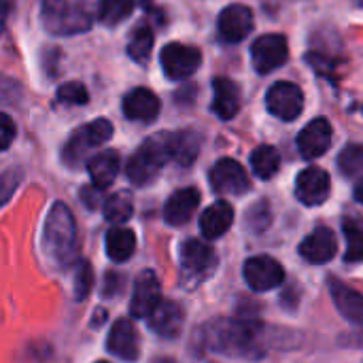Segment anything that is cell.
Wrapping results in <instances>:
<instances>
[{
  "instance_id": "obj_24",
  "label": "cell",
  "mask_w": 363,
  "mask_h": 363,
  "mask_svg": "<svg viewBox=\"0 0 363 363\" xmlns=\"http://www.w3.org/2000/svg\"><path fill=\"white\" fill-rule=\"evenodd\" d=\"M121 160L117 151H102L98 155H94L91 160H87V172L91 177V183L96 189H106L108 185H113L117 172H119Z\"/></svg>"
},
{
  "instance_id": "obj_37",
  "label": "cell",
  "mask_w": 363,
  "mask_h": 363,
  "mask_svg": "<svg viewBox=\"0 0 363 363\" xmlns=\"http://www.w3.org/2000/svg\"><path fill=\"white\" fill-rule=\"evenodd\" d=\"M15 134H17L15 121L6 113H0V151H6L11 147V143L15 140Z\"/></svg>"
},
{
  "instance_id": "obj_35",
  "label": "cell",
  "mask_w": 363,
  "mask_h": 363,
  "mask_svg": "<svg viewBox=\"0 0 363 363\" xmlns=\"http://www.w3.org/2000/svg\"><path fill=\"white\" fill-rule=\"evenodd\" d=\"M247 223L251 225L253 232H264L270 225V204L266 200H262L255 206H251Z\"/></svg>"
},
{
  "instance_id": "obj_43",
  "label": "cell",
  "mask_w": 363,
  "mask_h": 363,
  "mask_svg": "<svg viewBox=\"0 0 363 363\" xmlns=\"http://www.w3.org/2000/svg\"><path fill=\"white\" fill-rule=\"evenodd\" d=\"M96 363H108V362H96Z\"/></svg>"
},
{
  "instance_id": "obj_40",
  "label": "cell",
  "mask_w": 363,
  "mask_h": 363,
  "mask_svg": "<svg viewBox=\"0 0 363 363\" xmlns=\"http://www.w3.org/2000/svg\"><path fill=\"white\" fill-rule=\"evenodd\" d=\"M15 4V0H0V9H4L6 13H9V9Z\"/></svg>"
},
{
  "instance_id": "obj_14",
  "label": "cell",
  "mask_w": 363,
  "mask_h": 363,
  "mask_svg": "<svg viewBox=\"0 0 363 363\" xmlns=\"http://www.w3.org/2000/svg\"><path fill=\"white\" fill-rule=\"evenodd\" d=\"M162 302V285L153 270H145L136 279L134 296L130 300V313L136 319L149 317L153 308Z\"/></svg>"
},
{
  "instance_id": "obj_18",
  "label": "cell",
  "mask_w": 363,
  "mask_h": 363,
  "mask_svg": "<svg viewBox=\"0 0 363 363\" xmlns=\"http://www.w3.org/2000/svg\"><path fill=\"white\" fill-rule=\"evenodd\" d=\"M338 251L336 236L330 228H317L311 236H306L300 245V255L308 264H328Z\"/></svg>"
},
{
  "instance_id": "obj_2",
  "label": "cell",
  "mask_w": 363,
  "mask_h": 363,
  "mask_svg": "<svg viewBox=\"0 0 363 363\" xmlns=\"http://www.w3.org/2000/svg\"><path fill=\"white\" fill-rule=\"evenodd\" d=\"M43 249L55 264L68 266L77 251V223L70 208L64 202H55L45 219Z\"/></svg>"
},
{
  "instance_id": "obj_27",
  "label": "cell",
  "mask_w": 363,
  "mask_h": 363,
  "mask_svg": "<svg viewBox=\"0 0 363 363\" xmlns=\"http://www.w3.org/2000/svg\"><path fill=\"white\" fill-rule=\"evenodd\" d=\"M170 151L172 160H177L181 166H189L196 162L200 151V136L196 132H170Z\"/></svg>"
},
{
  "instance_id": "obj_22",
  "label": "cell",
  "mask_w": 363,
  "mask_h": 363,
  "mask_svg": "<svg viewBox=\"0 0 363 363\" xmlns=\"http://www.w3.org/2000/svg\"><path fill=\"white\" fill-rule=\"evenodd\" d=\"M215 89V100H213V111L219 119L228 121L234 119L240 111V89L232 79L217 77L213 83Z\"/></svg>"
},
{
  "instance_id": "obj_30",
  "label": "cell",
  "mask_w": 363,
  "mask_h": 363,
  "mask_svg": "<svg viewBox=\"0 0 363 363\" xmlns=\"http://www.w3.org/2000/svg\"><path fill=\"white\" fill-rule=\"evenodd\" d=\"M134 213V200L128 191H117L104 202V217L111 223H123Z\"/></svg>"
},
{
  "instance_id": "obj_28",
  "label": "cell",
  "mask_w": 363,
  "mask_h": 363,
  "mask_svg": "<svg viewBox=\"0 0 363 363\" xmlns=\"http://www.w3.org/2000/svg\"><path fill=\"white\" fill-rule=\"evenodd\" d=\"M279 166H281V155L270 145H262L251 153V168H253L255 177H259L264 181L272 179L279 172Z\"/></svg>"
},
{
  "instance_id": "obj_7",
  "label": "cell",
  "mask_w": 363,
  "mask_h": 363,
  "mask_svg": "<svg viewBox=\"0 0 363 363\" xmlns=\"http://www.w3.org/2000/svg\"><path fill=\"white\" fill-rule=\"evenodd\" d=\"M160 62L168 79L185 81L191 74H196V70L200 68L202 53L200 49L183 45V43H168L160 53Z\"/></svg>"
},
{
  "instance_id": "obj_9",
  "label": "cell",
  "mask_w": 363,
  "mask_h": 363,
  "mask_svg": "<svg viewBox=\"0 0 363 363\" xmlns=\"http://www.w3.org/2000/svg\"><path fill=\"white\" fill-rule=\"evenodd\" d=\"M289 57V45L283 34H264L251 45V60L259 74L281 68Z\"/></svg>"
},
{
  "instance_id": "obj_25",
  "label": "cell",
  "mask_w": 363,
  "mask_h": 363,
  "mask_svg": "<svg viewBox=\"0 0 363 363\" xmlns=\"http://www.w3.org/2000/svg\"><path fill=\"white\" fill-rule=\"evenodd\" d=\"M136 251V234L130 230V228H113L108 230L106 234V255L117 262V264H123L128 262Z\"/></svg>"
},
{
  "instance_id": "obj_4",
  "label": "cell",
  "mask_w": 363,
  "mask_h": 363,
  "mask_svg": "<svg viewBox=\"0 0 363 363\" xmlns=\"http://www.w3.org/2000/svg\"><path fill=\"white\" fill-rule=\"evenodd\" d=\"M170 160H172L170 132H162V134H155V136L147 138L134 151V155L125 164V174L134 185H147L160 174V170Z\"/></svg>"
},
{
  "instance_id": "obj_8",
  "label": "cell",
  "mask_w": 363,
  "mask_h": 363,
  "mask_svg": "<svg viewBox=\"0 0 363 363\" xmlns=\"http://www.w3.org/2000/svg\"><path fill=\"white\" fill-rule=\"evenodd\" d=\"M266 106L274 117H279L283 121H294L304 111V94L296 83L279 81L268 89Z\"/></svg>"
},
{
  "instance_id": "obj_34",
  "label": "cell",
  "mask_w": 363,
  "mask_h": 363,
  "mask_svg": "<svg viewBox=\"0 0 363 363\" xmlns=\"http://www.w3.org/2000/svg\"><path fill=\"white\" fill-rule=\"evenodd\" d=\"M91 287H94V268H91L89 262H81L79 268H77V272H74V285H72L74 298L79 302H83L89 296Z\"/></svg>"
},
{
  "instance_id": "obj_41",
  "label": "cell",
  "mask_w": 363,
  "mask_h": 363,
  "mask_svg": "<svg viewBox=\"0 0 363 363\" xmlns=\"http://www.w3.org/2000/svg\"><path fill=\"white\" fill-rule=\"evenodd\" d=\"M4 19H6V11L0 9V34H2V30H4Z\"/></svg>"
},
{
  "instance_id": "obj_39",
  "label": "cell",
  "mask_w": 363,
  "mask_h": 363,
  "mask_svg": "<svg viewBox=\"0 0 363 363\" xmlns=\"http://www.w3.org/2000/svg\"><path fill=\"white\" fill-rule=\"evenodd\" d=\"M81 200H83V204L87 206V208H96L98 204H100V189H91V187H83L81 189Z\"/></svg>"
},
{
  "instance_id": "obj_12",
  "label": "cell",
  "mask_w": 363,
  "mask_h": 363,
  "mask_svg": "<svg viewBox=\"0 0 363 363\" xmlns=\"http://www.w3.org/2000/svg\"><path fill=\"white\" fill-rule=\"evenodd\" d=\"M253 11L245 4H230L221 11L217 28H219V36L225 43H240L245 40L251 32H253Z\"/></svg>"
},
{
  "instance_id": "obj_23",
  "label": "cell",
  "mask_w": 363,
  "mask_h": 363,
  "mask_svg": "<svg viewBox=\"0 0 363 363\" xmlns=\"http://www.w3.org/2000/svg\"><path fill=\"white\" fill-rule=\"evenodd\" d=\"M232 223H234V208L225 200L211 204L200 217V230L208 240L221 238L232 228Z\"/></svg>"
},
{
  "instance_id": "obj_16",
  "label": "cell",
  "mask_w": 363,
  "mask_h": 363,
  "mask_svg": "<svg viewBox=\"0 0 363 363\" xmlns=\"http://www.w3.org/2000/svg\"><path fill=\"white\" fill-rule=\"evenodd\" d=\"M332 145V125L328 119L317 117L313 119L300 134H298V151L304 160L321 157Z\"/></svg>"
},
{
  "instance_id": "obj_3",
  "label": "cell",
  "mask_w": 363,
  "mask_h": 363,
  "mask_svg": "<svg viewBox=\"0 0 363 363\" xmlns=\"http://www.w3.org/2000/svg\"><path fill=\"white\" fill-rule=\"evenodd\" d=\"M40 21L55 36L83 34L91 28L89 0H43Z\"/></svg>"
},
{
  "instance_id": "obj_5",
  "label": "cell",
  "mask_w": 363,
  "mask_h": 363,
  "mask_svg": "<svg viewBox=\"0 0 363 363\" xmlns=\"http://www.w3.org/2000/svg\"><path fill=\"white\" fill-rule=\"evenodd\" d=\"M111 136H113V123L108 119H96L91 123H85L79 130H74V134L68 138L62 157L70 168H74L87 160L91 149L111 140Z\"/></svg>"
},
{
  "instance_id": "obj_38",
  "label": "cell",
  "mask_w": 363,
  "mask_h": 363,
  "mask_svg": "<svg viewBox=\"0 0 363 363\" xmlns=\"http://www.w3.org/2000/svg\"><path fill=\"white\" fill-rule=\"evenodd\" d=\"M119 289H121V277L115 274V272L106 274V281L102 285V296L104 298H115L119 294Z\"/></svg>"
},
{
  "instance_id": "obj_26",
  "label": "cell",
  "mask_w": 363,
  "mask_h": 363,
  "mask_svg": "<svg viewBox=\"0 0 363 363\" xmlns=\"http://www.w3.org/2000/svg\"><path fill=\"white\" fill-rule=\"evenodd\" d=\"M136 4L147 6L149 0H100L98 2V19L102 26L115 28L134 13Z\"/></svg>"
},
{
  "instance_id": "obj_19",
  "label": "cell",
  "mask_w": 363,
  "mask_h": 363,
  "mask_svg": "<svg viewBox=\"0 0 363 363\" xmlns=\"http://www.w3.org/2000/svg\"><path fill=\"white\" fill-rule=\"evenodd\" d=\"M149 321V328L162 336V338H177L183 330V323H185V313H183V306L177 304V302H160L153 313L147 317Z\"/></svg>"
},
{
  "instance_id": "obj_13",
  "label": "cell",
  "mask_w": 363,
  "mask_h": 363,
  "mask_svg": "<svg viewBox=\"0 0 363 363\" xmlns=\"http://www.w3.org/2000/svg\"><path fill=\"white\" fill-rule=\"evenodd\" d=\"M296 196L306 206H319L330 196V174L323 168H306L296 179Z\"/></svg>"
},
{
  "instance_id": "obj_31",
  "label": "cell",
  "mask_w": 363,
  "mask_h": 363,
  "mask_svg": "<svg viewBox=\"0 0 363 363\" xmlns=\"http://www.w3.org/2000/svg\"><path fill=\"white\" fill-rule=\"evenodd\" d=\"M338 168L345 177H359L363 168V149L359 145H347L338 155Z\"/></svg>"
},
{
  "instance_id": "obj_11",
  "label": "cell",
  "mask_w": 363,
  "mask_h": 363,
  "mask_svg": "<svg viewBox=\"0 0 363 363\" xmlns=\"http://www.w3.org/2000/svg\"><path fill=\"white\" fill-rule=\"evenodd\" d=\"M211 185L217 194H228V196H240L245 191H249L251 181L245 172V168L232 160V157H223L219 160L213 168H211Z\"/></svg>"
},
{
  "instance_id": "obj_33",
  "label": "cell",
  "mask_w": 363,
  "mask_h": 363,
  "mask_svg": "<svg viewBox=\"0 0 363 363\" xmlns=\"http://www.w3.org/2000/svg\"><path fill=\"white\" fill-rule=\"evenodd\" d=\"M55 98H57V102H62V104H87L89 94H87V89H85L83 83L70 81V83H64V85L57 87Z\"/></svg>"
},
{
  "instance_id": "obj_36",
  "label": "cell",
  "mask_w": 363,
  "mask_h": 363,
  "mask_svg": "<svg viewBox=\"0 0 363 363\" xmlns=\"http://www.w3.org/2000/svg\"><path fill=\"white\" fill-rule=\"evenodd\" d=\"M19 183H21V170L19 168H11V170L0 174V206H4L11 200V196L15 194Z\"/></svg>"
},
{
  "instance_id": "obj_42",
  "label": "cell",
  "mask_w": 363,
  "mask_h": 363,
  "mask_svg": "<svg viewBox=\"0 0 363 363\" xmlns=\"http://www.w3.org/2000/svg\"><path fill=\"white\" fill-rule=\"evenodd\" d=\"M155 363H174L172 359H160V362H155Z\"/></svg>"
},
{
  "instance_id": "obj_21",
  "label": "cell",
  "mask_w": 363,
  "mask_h": 363,
  "mask_svg": "<svg viewBox=\"0 0 363 363\" xmlns=\"http://www.w3.org/2000/svg\"><path fill=\"white\" fill-rule=\"evenodd\" d=\"M330 294L334 298L336 308L342 313L345 319H349L353 325H362L363 323V300L362 294L345 283H340L338 279H330Z\"/></svg>"
},
{
  "instance_id": "obj_32",
  "label": "cell",
  "mask_w": 363,
  "mask_h": 363,
  "mask_svg": "<svg viewBox=\"0 0 363 363\" xmlns=\"http://www.w3.org/2000/svg\"><path fill=\"white\" fill-rule=\"evenodd\" d=\"M345 236H347V255H345V259L347 262H351V264H355V262H359L363 255V236H362V228H359V223L355 221V219H347L345 221Z\"/></svg>"
},
{
  "instance_id": "obj_10",
  "label": "cell",
  "mask_w": 363,
  "mask_h": 363,
  "mask_svg": "<svg viewBox=\"0 0 363 363\" xmlns=\"http://www.w3.org/2000/svg\"><path fill=\"white\" fill-rule=\"evenodd\" d=\"M245 281L253 291H270L279 287L285 279L283 266L270 255H255L245 262Z\"/></svg>"
},
{
  "instance_id": "obj_15",
  "label": "cell",
  "mask_w": 363,
  "mask_h": 363,
  "mask_svg": "<svg viewBox=\"0 0 363 363\" xmlns=\"http://www.w3.org/2000/svg\"><path fill=\"white\" fill-rule=\"evenodd\" d=\"M106 349L123 362H136L138 359L140 340H138V332L130 319H117L113 323L108 338H106Z\"/></svg>"
},
{
  "instance_id": "obj_6",
  "label": "cell",
  "mask_w": 363,
  "mask_h": 363,
  "mask_svg": "<svg viewBox=\"0 0 363 363\" xmlns=\"http://www.w3.org/2000/svg\"><path fill=\"white\" fill-rule=\"evenodd\" d=\"M179 259H181V274L187 285H194V279L204 281L215 270L217 264L215 251L200 240H185L179 251Z\"/></svg>"
},
{
  "instance_id": "obj_1",
  "label": "cell",
  "mask_w": 363,
  "mask_h": 363,
  "mask_svg": "<svg viewBox=\"0 0 363 363\" xmlns=\"http://www.w3.org/2000/svg\"><path fill=\"white\" fill-rule=\"evenodd\" d=\"M264 325L247 319H217L206 325L204 338L206 347L219 355L230 357H257L262 355Z\"/></svg>"
},
{
  "instance_id": "obj_29",
  "label": "cell",
  "mask_w": 363,
  "mask_h": 363,
  "mask_svg": "<svg viewBox=\"0 0 363 363\" xmlns=\"http://www.w3.org/2000/svg\"><path fill=\"white\" fill-rule=\"evenodd\" d=\"M151 51H153V32L149 26H138L128 40V55L138 64H147Z\"/></svg>"
},
{
  "instance_id": "obj_17",
  "label": "cell",
  "mask_w": 363,
  "mask_h": 363,
  "mask_svg": "<svg viewBox=\"0 0 363 363\" xmlns=\"http://www.w3.org/2000/svg\"><path fill=\"white\" fill-rule=\"evenodd\" d=\"M123 115L130 121H143V123H151L157 119L160 111H162V102L160 98L147 89V87H134L132 91H128L123 96Z\"/></svg>"
},
{
  "instance_id": "obj_20",
  "label": "cell",
  "mask_w": 363,
  "mask_h": 363,
  "mask_svg": "<svg viewBox=\"0 0 363 363\" xmlns=\"http://www.w3.org/2000/svg\"><path fill=\"white\" fill-rule=\"evenodd\" d=\"M200 204V191L196 187H185L174 191L166 206H164V219L170 225H183L194 217V211Z\"/></svg>"
}]
</instances>
